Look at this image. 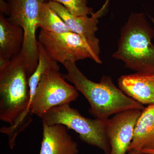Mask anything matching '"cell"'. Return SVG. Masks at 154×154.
<instances>
[{
  "mask_svg": "<svg viewBox=\"0 0 154 154\" xmlns=\"http://www.w3.org/2000/svg\"><path fill=\"white\" fill-rule=\"evenodd\" d=\"M30 77L21 52L10 60L0 61V119L10 125L1 131L8 136L11 149L15 147L19 134L32 121Z\"/></svg>",
  "mask_w": 154,
  "mask_h": 154,
  "instance_id": "6da1fadb",
  "label": "cell"
},
{
  "mask_svg": "<svg viewBox=\"0 0 154 154\" xmlns=\"http://www.w3.org/2000/svg\"><path fill=\"white\" fill-rule=\"evenodd\" d=\"M63 65L67 72L63 75L64 78L72 83L85 97L91 107L89 111L96 118L106 120L125 110H143L145 108L117 88L110 77L103 76L99 82H95L83 74L75 63L67 62Z\"/></svg>",
  "mask_w": 154,
  "mask_h": 154,
  "instance_id": "7a4b0ae2",
  "label": "cell"
},
{
  "mask_svg": "<svg viewBox=\"0 0 154 154\" xmlns=\"http://www.w3.org/2000/svg\"><path fill=\"white\" fill-rule=\"evenodd\" d=\"M154 29L144 14L132 13L122 28L113 57L138 73L154 75Z\"/></svg>",
  "mask_w": 154,
  "mask_h": 154,
  "instance_id": "3957f363",
  "label": "cell"
},
{
  "mask_svg": "<svg viewBox=\"0 0 154 154\" xmlns=\"http://www.w3.org/2000/svg\"><path fill=\"white\" fill-rule=\"evenodd\" d=\"M48 125L62 124L75 131L80 139L109 154L110 146L106 133V120L86 118L69 104L53 107L42 118Z\"/></svg>",
  "mask_w": 154,
  "mask_h": 154,
  "instance_id": "277c9868",
  "label": "cell"
},
{
  "mask_svg": "<svg viewBox=\"0 0 154 154\" xmlns=\"http://www.w3.org/2000/svg\"><path fill=\"white\" fill-rule=\"evenodd\" d=\"M46 0H7L9 21L24 30V41L21 53L28 74L31 76L38 66V50L36 32L38 17Z\"/></svg>",
  "mask_w": 154,
  "mask_h": 154,
  "instance_id": "5b68a950",
  "label": "cell"
},
{
  "mask_svg": "<svg viewBox=\"0 0 154 154\" xmlns=\"http://www.w3.org/2000/svg\"><path fill=\"white\" fill-rule=\"evenodd\" d=\"M38 41L52 59L63 65L87 58L102 63L99 45L91 43L73 32L58 34L41 29Z\"/></svg>",
  "mask_w": 154,
  "mask_h": 154,
  "instance_id": "8992f818",
  "label": "cell"
},
{
  "mask_svg": "<svg viewBox=\"0 0 154 154\" xmlns=\"http://www.w3.org/2000/svg\"><path fill=\"white\" fill-rule=\"evenodd\" d=\"M59 70L50 69L42 75L30 104L31 115L42 118L53 107L69 104L76 100L78 91L67 82Z\"/></svg>",
  "mask_w": 154,
  "mask_h": 154,
  "instance_id": "52a82bcc",
  "label": "cell"
},
{
  "mask_svg": "<svg viewBox=\"0 0 154 154\" xmlns=\"http://www.w3.org/2000/svg\"><path fill=\"white\" fill-rule=\"evenodd\" d=\"M141 112L139 109H130L106 120V133L110 146L109 154H125L128 152Z\"/></svg>",
  "mask_w": 154,
  "mask_h": 154,
  "instance_id": "ba28073f",
  "label": "cell"
},
{
  "mask_svg": "<svg viewBox=\"0 0 154 154\" xmlns=\"http://www.w3.org/2000/svg\"><path fill=\"white\" fill-rule=\"evenodd\" d=\"M108 1L107 0L102 8L92 14L91 17L88 16H73L61 4L51 1L48 2L51 8L62 19L71 32L79 34L91 43L99 45V39L96 36L98 30L97 25L99 18L107 8Z\"/></svg>",
  "mask_w": 154,
  "mask_h": 154,
  "instance_id": "9c48e42d",
  "label": "cell"
},
{
  "mask_svg": "<svg viewBox=\"0 0 154 154\" xmlns=\"http://www.w3.org/2000/svg\"><path fill=\"white\" fill-rule=\"evenodd\" d=\"M43 125L42 138L39 154H78L76 142L63 125Z\"/></svg>",
  "mask_w": 154,
  "mask_h": 154,
  "instance_id": "30bf717a",
  "label": "cell"
},
{
  "mask_svg": "<svg viewBox=\"0 0 154 154\" xmlns=\"http://www.w3.org/2000/svg\"><path fill=\"white\" fill-rule=\"evenodd\" d=\"M119 88L125 95L142 105H154V75L136 73L118 79Z\"/></svg>",
  "mask_w": 154,
  "mask_h": 154,
  "instance_id": "8fae6325",
  "label": "cell"
},
{
  "mask_svg": "<svg viewBox=\"0 0 154 154\" xmlns=\"http://www.w3.org/2000/svg\"><path fill=\"white\" fill-rule=\"evenodd\" d=\"M24 41L22 28L0 14V61L9 60L19 54Z\"/></svg>",
  "mask_w": 154,
  "mask_h": 154,
  "instance_id": "7c38bea8",
  "label": "cell"
},
{
  "mask_svg": "<svg viewBox=\"0 0 154 154\" xmlns=\"http://www.w3.org/2000/svg\"><path fill=\"white\" fill-rule=\"evenodd\" d=\"M154 149V105L145 107L138 119L128 151Z\"/></svg>",
  "mask_w": 154,
  "mask_h": 154,
  "instance_id": "4fadbf2b",
  "label": "cell"
},
{
  "mask_svg": "<svg viewBox=\"0 0 154 154\" xmlns=\"http://www.w3.org/2000/svg\"><path fill=\"white\" fill-rule=\"evenodd\" d=\"M38 25L41 30L51 33L60 34L71 31L62 19L51 8L47 2L43 3L40 9Z\"/></svg>",
  "mask_w": 154,
  "mask_h": 154,
  "instance_id": "5bb4252c",
  "label": "cell"
},
{
  "mask_svg": "<svg viewBox=\"0 0 154 154\" xmlns=\"http://www.w3.org/2000/svg\"><path fill=\"white\" fill-rule=\"evenodd\" d=\"M61 4L72 15L76 17L94 14L93 9L87 6V0H49Z\"/></svg>",
  "mask_w": 154,
  "mask_h": 154,
  "instance_id": "9a60e30c",
  "label": "cell"
},
{
  "mask_svg": "<svg viewBox=\"0 0 154 154\" xmlns=\"http://www.w3.org/2000/svg\"><path fill=\"white\" fill-rule=\"evenodd\" d=\"M0 11L1 13L9 16V9L8 3L4 0H0Z\"/></svg>",
  "mask_w": 154,
  "mask_h": 154,
  "instance_id": "2e32d148",
  "label": "cell"
},
{
  "mask_svg": "<svg viewBox=\"0 0 154 154\" xmlns=\"http://www.w3.org/2000/svg\"><path fill=\"white\" fill-rule=\"evenodd\" d=\"M140 152L144 154H154V149H144Z\"/></svg>",
  "mask_w": 154,
  "mask_h": 154,
  "instance_id": "e0dca14e",
  "label": "cell"
},
{
  "mask_svg": "<svg viewBox=\"0 0 154 154\" xmlns=\"http://www.w3.org/2000/svg\"><path fill=\"white\" fill-rule=\"evenodd\" d=\"M128 154H144L138 151L135 150H131L128 151Z\"/></svg>",
  "mask_w": 154,
  "mask_h": 154,
  "instance_id": "ac0fdd59",
  "label": "cell"
},
{
  "mask_svg": "<svg viewBox=\"0 0 154 154\" xmlns=\"http://www.w3.org/2000/svg\"><path fill=\"white\" fill-rule=\"evenodd\" d=\"M150 18H151V19L152 22L153 23V24H154V19H153L152 18H151V17Z\"/></svg>",
  "mask_w": 154,
  "mask_h": 154,
  "instance_id": "d6986e66",
  "label": "cell"
}]
</instances>
